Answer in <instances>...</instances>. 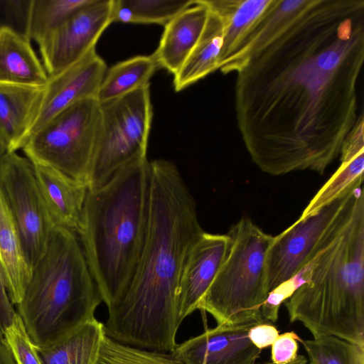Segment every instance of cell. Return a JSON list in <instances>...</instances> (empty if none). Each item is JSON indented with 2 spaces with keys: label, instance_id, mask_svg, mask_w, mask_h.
Masks as SVG:
<instances>
[{
  "label": "cell",
  "instance_id": "9c48e42d",
  "mask_svg": "<svg viewBox=\"0 0 364 364\" xmlns=\"http://www.w3.org/2000/svg\"><path fill=\"white\" fill-rule=\"evenodd\" d=\"M363 176L353 181L330 203L274 236L267 256V278L270 293L293 280L305 269L318 245L350 204Z\"/></svg>",
  "mask_w": 364,
  "mask_h": 364
},
{
  "label": "cell",
  "instance_id": "f1b7e54d",
  "mask_svg": "<svg viewBox=\"0 0 364 364\" xmlns=\"http://www.w3.org/2000/svg\"><path fill=\"white\" fill-rule=\"evenodd\" d=\"M33 0H0V31L31 41Z\"/></svg>",
  "mask_w": 364,
  "mask_h": 364
},
{
  "label": "cell",
  "instance_id": "8992f818",
  "mask_svg": "<svg viewBox=\"0 0 364 364\" xmlns=\"http://www.w3.org/2000/svg\"><path fill=\"white\" fill-rule=\"evenodd\" d=\"M226 235L225 257L199 309L212 315L217 325L264 320L260 307L269 294L266 262L274 236L248 217L232 225Z\"/></svg>",
  "mask_w": 364,
  "mask_h": 364
},
{
  "label": "cell",
  "instance_id": "d6986e66",
  "mask_svg": "<svg viewBox=\"0 0 364 364\" xmlns=\"http://www.w3.org/2000/svg\"><path fill=\"white\" fill-rule=\"evenodd\" d=\"M48 75L31 41L0 31V82L43 86Z\"/></svg>",
  "mask_w": 364,
  "mask_h": 364
},
{
  "label": "cell",
  "instance_id": "52a82bcc",
  "mask_svg": "<svg viewBox=\"0 0 364 364\" xmlns=\"http://www.w3.org/2000/svg\"><path fill=\"white\" fill-rule=\"evenodd\" d=\"M101 105V122L88 190L106 183L129 163L146 158L153 109L149 85Z\"/></svg>",
  "mask_w": 364,
  "mask_h": 364
},
{
  "label": "cell",
  "instance_id": "4fadbf2b",
  "mask_svg": "<svg viewBox=\"0 0 364 364\" xmlns=\"http://www.w3.org/2000/svg\"><path fill=\"white\" fill-rule=\"evenodd\" d=\"M264 320L217 325L176 344L171 352L184 364H255L262 350L250 340V329Z\"/></svg>",
  "mask_w": 364,
  "mask_h": 364
},
{
  "label": "cell",
  "instance_id": "83f0119b",
  "mask_svg": "<svg viewBox=\"0 0 364 364\" xmlns=\"http://www.w3.org/2000/svg\"><path fill=\"white\" fill-rule=\"evenodd\" d=\"M167 353L125 345L105 335L94 364H184Z\"/></svg>",
  "mask_w": 364,
  "mask_h": 364
},
{
  "label": "cell",
  "instance_id": "4316f807",
  "mask_svg": "<svg viewBox=\"0 0 364 364\" xmlns=\"http://www.w3.org/2000/svg\"><path fill=\"white\" fill-rule=\"evenodd\" d=\"M92 0H33L31 39L37 44L73 13Z\"/></svg>",
  "mask_w": 364,
  "mask_h": 364
},
{
  "label": "cell",
  "instance_id": "8fae6325",
  "mask_svg": "<svg viewBox=\"0 0 364 364\" xmlns=\"http://www.w3.org/2000/svg\"><path fill=\"white\" fill-rule=\"evenodd\" d=\"M112 0H92L69 16L38 44L48 76L73 65L90 50L112 23Z\"/></svg>",
  "mask_w": 364,
  "mask_h": 364
},
{
  "label": "cell",
  "instance_id": "30bf717a",
  "mask_svg": "<svg viewBox=\"0 0 364 364\" xmlns=\"http://www.w3.org/2000/svg\"><path fill=\"white\" fill-rule=\"evenodd\" d=\"M0 188L32 271L45 254L55 225L41 195L31 161L16 152H6L0 159Z\"/></svg>",
  "mask_w": 364,
  "mask_h": 364
},
{
  "label": "cell",
  "instance_id": "603a6c76",
  "mask_svg": "<svg viewBox=\"0 0 364 364\" xmlns=\"http://www.w3.org/2000/svg\"><path fill=\"white\" fill-rule=\"evenodd\" d=\"M223 23V45L220 64L234 50L250 26L264 12L271 0H204Z\"/></svg>",
  "mask_w": 364,
  "mask_h": 364
},
{
  "label": "cell",
  "instance_id": "ac0fdd59",
  "mask_svg": "<svg viewBox=\"0 0 364 364\" xmlns=\"http://www.w3.org/2000/svg\"><path fill=\"white\" fill-rule=\"evenodd\" d=\"M0 267L13 304H18L31 276L18 233L0 188Z\"/></svg>",
  "mask_w": 364,
  "mask_h": 364
},
{
  "label": "cell",
  "instance_id": "7c38bea8",
  "mask_svg": "<svg viewBox=\"0 0 364 364\" xmlns=\"http://www.w3.org/2000/svg\"><path fill=\"white\" fill-rule=\"evenodd\" d=\"M106 71L105 62L94 48L73 65L53 76H48L28 131V139L70 106L85 99H97Z\"/></svg>",
  "mask_w": 364,
  "mask_h": 364
},
{
  "label": "cell",
  "instance_id": "3957f363",
  "mask_svg": "<svg viewBox=\"0 0 364 364\" xmlns=\"http://www.w3.org/2000/svg\"><path fill=\"white\" fill-rule=\"evenodd\" d=\"M308 272L285 300L289 321L314 336L364 346V196L362 186L323 237Z\"/></svg>",
  "mask_w": 364,
  "mask_h": 364
},
{
  "label": "cell",
  "instance_id": "836d02e7",
  "mask_svg": "<svg viewBox=\"0 0 364 364\" xmlns=\"http://www.w3.org/2000/svg\"><path fill=\"white\" fill-rule=\"evenodd\" d=\"M0 364H17L12 353L1 338H0Z\"/></svg>",
  "mask_w": 364,
  "mask_h": 364
},
{
  "label": "cell",
  "instance_id": "f546056e",
  "mask_svg": "<svg viewBox=\"0 0 364 364\" xmlns=\"http://www.w3.org/2000/svg\"><path fill=\"white\" fill-rule=\"evenodd\" d=\"M3 340L17 364H41L35 347L18 313L11 325L6 329Z\"/></svg>",
  "mask_w": 364,
  "mask_h": 364
},
{
  "label": "cell",
  "instance_id": "7a4b0ae2",
  "mask_svg": "<svg viewBox=\"0 0 364 364\" xmlns=\"http://www.w3.org/2000/svg\"><path fill=\"white\" fill-rule=\"evenodd\" d=\"M196 203L171 161H149V206L144 248L132 279L108 309L110 338L131 346L171 352L181 323L177 293L189 250L203 232Z\"/></svg>",
  "mask_w": 364,
  "mask_h": 364
},
{
  "label": "cell",
  "instance_id": "6da1fadb",
  "mask_svg": "<svg viewBox=\"0 0 364 364\" xmlns=\"http://www.w3.org/2000/svg\"><path fill=\"white\" fill-rule=\"evenodd\" d=\"M364 1L272 0L219 67L236 73L239 131L252 162L323 174L364 119Z\"/></svg>",
  "mask_w": 364,
  "mask_h": 364
},
{
  "label": "cell",
  "instance_id": "9a60e30c",
  "mask_svg": "<svg viewBox=\"0 0 364 364\" xmlns=\"http://www.w3.org/2000/svg\"><path fill=\"white\" fill-rule=\"evenodd\" d=\"M41 195L55 226L78 232L88 187L53 168L34 164Z\"/></svg>",
  "mask_w": 364,
  "mask_h": 364
},
{
  "label": "cell",
  "instance_id": "4dcf8cb0",
  "mask_svg": "<svg viewBox=\"0 0 364 364\" xmlns=\"http://www.w3.org/2000/svg\"><path fill=\"white\" fill-rule=\"evenodd\" d=\"M300 338L294 331L279 335L272 343L271 360L274 364L288 363L296 359Z\"/></svg>",
  "mask_w": 364,
  "mask_h": 364
},
{
  "label": "cell",
  "instance_id": "d4e9b609",
  "mask_svg": "<svg viewBox=\"0 0 364 364\" xmlns=\"http://www.w3.org/2000/svg\"><path fill=\"white\" fill-rule=\"evenodd\" d=\"M194 0H112V21L165 26Z\"/></svg>",
  "mask_w": 364,
  "mask_h": 364
},
{
  "label": "cell",
  "instance_id": "277c9868",
  "mask_svg": "<svg viewBox=\"0 0 364 364\" xmlns=\"http://www.w3.org/2000/svg\"><path fill=\"white\" fill-rule=\"evenodd\" d=\"M149 206V161L129 163L101 186L88 190L77 233L107 309L122 296L145 243Z\"/></svg>",
  "mask_w": 364,
  "mask_h": 364
},
{
  "label": "cell",
  "instance_id": "cb8c5ba5",
  "mask_svg": "<svg viewBox=\"0 0 364 364\" xmlns=\"http://www.w3.org/2000/svg\"><path fill=\"white\" fill-rule=\"evenodd\" d=\"M157 68L153 55L134 56L114 65L106 71L97 100L104 104L149 85Z\"/></svg>",
  "mask_w": 364,
  "mask_h": 364
},
{
  "label": "cell",
  "instance_id": "ffe728a7",
  "mask_svg": "<svg viewBox=\"0 0 364 364\" xmlns=\"http://www.w3.org/2000/svg\"><path fill=\"white\" fill-rule=\"evenodd\" d=\"M364 124H357L343 142L341 164L310 200L301 215L306 217L330 203L343 193L353 181L363 176Z\"/></svg>",
  "mask_w": 364,
  "mask_h": 364
},
{
  "label": "cell",
  "instance_id": "1f68e13d",
  "mask_svg": "<svg viewBox=\"0 0 364 364\" xmlns=\"http://www.w3.org/2000/svg\"><path fill=\"white\" fill-rule=\"evenodd\" d=\"M12 304L0 267V338H1L6 329L11 325L17 314Z\"/></svg>",
  "mask_w": 364,
  "mask_h": 364
},
{
  "label": "cell",
  "instance_id": "ba28073f",
  "mask_svg": "<svg viewBox=\"0 0 364 364\" xmlns=\"http://www.w3.org/2000/svg\"><path fill=\"white\" fill-rule=\"evenodd\" d=\"M100 122L97 99L81 100L31 135L22 150L32 164L53 168L87 184Z\"/></svg>",
  "mask_w": 364,
  "mask_h": 364
},
{
  "label": "cell",
  "instance_id": "7402d4cb",
  "mask_svg": "<svg viewBox=\"0 0 364 364\" xmlns=\"http://www.w3.org/2000/svg\"><path fill=\"white\" fill-rule=\"evenodd\" d=\"M105 335L104 324L93 318L55 344L35 349L41 364H94Z\"/></svg>",
  "mask_w": 364,
  "mask_h": 364
},
{
  "label": "cell",
  "instance_id": "44dd1931",
  "mask_svg": "<svg viewBox=\"0 0 364 364\" xmlns=\"http://www.w3.org/2000/svg\"><path fill=\"white\" fill-rule=\"evenodd\" d=\"M209 9L208 17L199 40L180 70L174 75L173 85L177 92L218 70L223 45V23L219 16Z\"/></svg>",
  "mask_w": 364,
  "mask_h": 364
},
{
  "label": "cell",
  "instance_id": "e575fe53",
  "mask_svg": "<svg viewBox=\"0 0 364 364\" xmlns=\"http://www.w3.org/2000/svg\"><path fill=\"white\" fill-rule=\"evenodd\" d=\"M257 364V363H255ZM258 364H274L272 362H267L264 363H258ZM283 364H307V359L303 355H298L295 360L288 363Z\"/></svg>",
  "mask_w": 364,
  "mask_h": 364
},
{
  "label": "cell",
  "instance_id": "e0dca14e",
  "mask_svg": "<svg viewBox=\"0 0 364 364\" xmlns=\"http://www.w3.org/2000/svg\"><path fill=\"white\" fill-rule=\"evenodd\" d=\"M43 86L0 82V134L7 152L25 145Z\"/></svg>",
  "mask_w": 364,
  "mask_h": 364
},
{
  "label": "cell",
  "instance_id": "5bb4252c",
  "mask_svg": "<svg viewBox=\"0 0 364 364\" xmlns=\"http://www.w3.org/2000/svg\"><path fill=\"white\" fill-rule=\"evenodd\" d=\"M227 235L203 232L186 257L179 279L177 312L179 322L199 309L225 255Z\"/></svg>",
  "mask_w": 364,
  "mask_h": 364
},
{
  "label": "cell",
  "instance_id": "d590c367",
  "mask_svg": "<svg viewBox=\"0 0 364 364\" xmlns=\"http://www.w3.org/2000/svg\"><path fill=\"white\" fill-rule=\"evenodd\" d=\"M7 152L6 144L0 134V159Z\"/></svg>",
  "mask_w": 364,
  "mask_h": 364
},
{
  "label": "cell",
  "instance_id": "d6a6232c",
  "mask_svg": "<svg viewBox=\"0 0 364 364\" xmlns=\"http://www.w3.org/2000/svg\"><path fill=\"white\" fill-rule=\"evenodd\" d=\"M279 335L277 328L267 323L254 326L248 332L251 342L261 350L272 346Z\"/></svg>",
  "mask_w": 364,
  "mask_h": 364
},
{
  "label": "cell",
  "instance_id": "5b68a950",
  "mask_svg": "<svg viewBox=\"0 0 364 364\" xmlns=\"http://www.w3.org/2000/svg\"><path fill=\"white\" fill-rule=\"evenodd\" d=\"M102 301L77 234L55 226L17 304L28 337L45 348L95 318Z\"/></svg>",
  "mask_w": 364,
  "mask_h": 364
},
{
  "label": "cell",
  "instance_id": "484cf974",
  "mask_svg": "<svg viewBox=\"0 0 364 364\" xmlns=\"http://www.w3.org/2000/svg\"><path fill=\"white\" fill-rule=\"evenodd\" d=\"M299 341L308 355L309 364H364V346L338 337L318 334Z\"/></svg>",
  "mask_w": 364,
  "mask_h": 364
},
{
  "label": "cell",
  "instance_id": "2e32d148",
  "mask_svg": "<svg viewBox=\"0 0 364 364\" xmlns=\"http://www.w3.org/2000/svg\"><path fill=\"white\" fill-rule=\"evenodd\" d=\"M209 12L204 0H194L164 26L159 46L152 54L159 67L173 75L178 73L199 40Z\"/></svg>",
  "mask_w": 364,
  "mask_h": 364
}]
</instances>
